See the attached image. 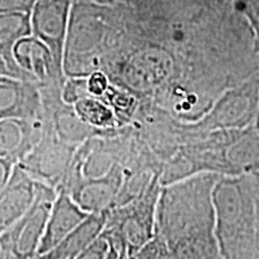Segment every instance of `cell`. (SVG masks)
Here are the masks:
<instances>
[{"instance_id":"6da1fadb","label":"cell","mask_w":259,"mask_h":259,"mask_svg":"<svg viewBox=\"0 0 259 259\" xmlns=\"http://www.w3.org/2000/svg\"><path fill=\"white\" fill-rule=\"evenodd\" d=\"M221 174L199 173L162 186L156 232L177 259L220 255L215 235L212 192Z\"/></svg>"},{"instance_id":"7a4b0ae2","label":"cell","mask_w":259,"mask_h":259,"mask_svg":"<svg viewBox=\"0 0 259 259\" xmlns=\"http://www.w3.org/2000/svg\"><path fill=\"white\" fill-rule=\"evenodd\" d=\"M215 235L222 259H258L253 196L247 174L221 176L212 192Z\"/></svg>"},{"instance_id":"3957f363","label":"cell","mask_w":259,"mask_h":259,"mask_svg":"<svg viewBox=\"0 0 259 259\" xmlns=\"http://www.w3.org/2000/svg\"><path fill=\"white\" fill-rule=\"evenodd\" d=\"M162 190L161 176L131 202L106 211L102 235L116 247L135 253L156 234L157 205Z\"/></svg>"},{"instance_id":"277c9868","label":"cell","mask_w":259,"mask_h":259,"mask_svg":"<svg viewBox=\"0 0 259 259\" xmlns=\"http://www.w3.org/2000/svg\"><path fill=\"white\" fill-rule=\"evenodd\" d=\"M259 105V72L227 89L200 120L187 124L197 132L241 131L254 126Z\"/></svg>"},{"instance_id":"5b68a950","label":"cell","mask_w":259,"mask_h":259,"mask_svg":"<svg viewBox=\"0 0 259 259\" xmlns=\"http://www.w3.org/2000/svg\"><path fill=\"white\" fill-rule=\"evenodd\" d=\"M58 191L36 180V197L30 209L0 234V251L14 259L36 257Z\"/></svg>"},{"instance_id":"8992f818","label":"cell","mask_w":259,"mask_h":259,"mask_svg":"<svg viewBox=\"0 0 259 259\" xmlns=\"http://www.w3.org/2000/svg\"><path fill=\"white\" fill-rule=\"evenodd\" d=\"M78 147L60 141L53 130L48 128L40 143L18 164L35 180L47 184L58 191L69 173Z\"/></svg>"},{"instance_id":"52a82bcc","label":"cell","mask_w":259,"mask_h":259,"mask_svg":"<svg viewBox=\"0 0 259 259\" xmlns=\"http://www.w3.org/2000/svg\"><path fill=\"white\" fill-rule=\"evenodd\" d=\"M176 72V59L164 47H147L136 52L122 67V80L137 93H150L160 89Z\"/></svg>"},{"instance_id":"ba28073f","label":"cell","mask_w":259,"mask_h":259,"mask_svg":"<svg viewBox=\"0 0 259 259\" xmlns=\"http://www.w3.org/2000/svg\"><path fill=\"white\" fill-rule=\"evenodd\" d=\"M70 12L71 0H37L31 10L32 35L50 48L60 76H63Z\"/></svg>"},{"instance_id":"9c48e42d","label":"cell","mask_w":259,"mask_h":259,"mask_svg":"<svg viewBox=\"0 0 259 259\" xmlns=\"http://www.w3.org/2000/svg\"><path fill=\"white\" fill-rule=\"evenodd\" d=\"M48 130L45 116L0 120V157L18 164L40 143Z\"/></svg>"},{"instance_id":"30bf717a","label":"cell","mask_w":259,"mask_h":259,"mask_svg":"<svg viewBox=\"0 0 259 259\" xmlns=\"http://www.w3.org/2000/svg\"><path fill=\"white\" fill-rule=\"evenodd\" d=\"M45 116L40 93L34 82L0 74V120Z\"/></svg>"},{"instance_id":"8fae6325","label":"cell","mask_w":259,"mask_h":259,"mask_svg":"<svg viewBox=\"0 0 259 259\" xmlns=\"http://www.w3.org/2000/svg\"><path fill=\"white\" fill-rule=\"evenodd\" d=\"M36 197V180L16 164L8 185L0 192V234L30 209Z\"/></svg>"},{"instance_id":"7c38bea8","label":"cell","mask_w":259,"mask_h":259,"mask_svg":"<svg viewBox=\"0 0 259 259\" xmlns=\"http://www.w3.org/2000/svg\"><path fill=\"white\" fill-rule=\"evenodd\" d=\"M122 181L124 174L122 164H120L109 176L101 179L79 181L71 187L67 193L84 211L88 213H102L115 205Z\"/></svg>"},{"instance_id":"4fadbf2b","label":"cell","mask_w":259,"mask_h":259,"mask_svg":"<svg viewBox=\"0 0 259 259\" xmlns=\"http://www.w3.org/2000/svg\"><path fill=\"white\" fill-rule=\"evenodd\" d=\"M89 215L90 213L84 211L74 202L69 193L65 191H58L37 255L47 254L48 252L56 248Z\"/></svg>"},{"instance_id":"5bb4252c","label":"cell","mask_w":259,"mask_h":259,"mask_svg":"<svg viewBox=\"0 0 259 259\" xmlns=\"http://www.w3.org/2000/svg\"><path fill=\"white\" fill-rule=\"evenodd\" d=\"M14 59L18 69L31 82L48 84L52 79H61L52 52L34 35L22 38L14 48Z\"/></svg>"},{"instance_id":"9a60e30c","label":"cell","mask_w":259,"mask_h":259,"mask_svg":"<svg viewBox=\"0 0 259 259\" xmlns=\"http://www.w3.org/2000/svg\"><path fill=\"white\" fill-rule=\"evenodd\" d=\"M231 176L259 171V131L254 126L236 131L226 149Z\"/></svg>"},{"instance_id":"2e32d148","label":"cell","mask_w":259,"mask_h":259,"mask_svg":"<svg viewBox=\"0 0 259 259\" xmlns=\"http://www.w3.org/2000/svg\"><path fill=\"white\" fill-rule=\"evenodd\" d=\"M105 226L106 212L90 213L56 248L42 257L45 259H73L101 236Z\"/></svg>"},{"instance_id":"e0dca14e","label":"cell","mask_w":259,"mask_h":259,"mask_svg":"<svg viewBox=\"0 0 259 259\" xmlns=\"http://www.w3.org/2000/svg\"><path fill=\"white\" fill-rule=\"evenodd\" d=\"M30 12H6L0 14V54L4 57L10 69L19 78L28 79L18 69L14 59V48L22 38L31 36ZM29 80V79H28Z\"/></svg>"},{"instance_id":"ac0fdd59","label":"cell","mask_w":259,"mask_h":259,"mask_svg":"<svg viewBox=\"0 0 259 259\" xmlns=\"http://www.w3.org/2000/svg\"><path fill=\"white\" fill-rule=\"evenodd\" d=\"M72 107L77 116L84 124L100 132L115 128L121 125L111 106L97 97H84Z\"/></svg>"},{"instance_id":"d6986e66","label":"cell","mask_w":259,"mask_h":259,"mask_svg":"<svg viewBox=\"0 0 259 259\" xmlns=\"http://www.w3.org/2000/svg\"><path fill=\"white\" fill-rule=\"evenodd\" d=\"M127 259H177L169 246L162 236L156 234L143 247L139 248L135 253H127Z\"/></svg>"},{"instance_id":"ffe728a7","label":"cell","mask_w":259,"mask_h":259,"mask_svg":"<svg viewBox=\"0 0 259 259\" xmlns=\"http://www.w3.org/2000/svg\"><path fill=\"white\" fill-rule=\"evenodd\" d=\"M88 90V77H70L63 84L61 99L66 105L73 106L84 97H89Z\"/></svg>"},{"instance_id":"44dd1931","label":"cell","mask_w":259,"mask_h":259,"mask_svg":"<svg viewBox=\"0 0 259 259\" xmlns=\"http://www.w3.org/2000/svg\"><path fill=\"white\" fill-rule=\"evenodd\" d=\"M241 14L252 29L254 36V48L259 54V0H242Z\"/></svg>"},{"instance_id":"7402d4cb","label":"cell","mask_w":259,"mask_h":259,"mask_svg":"<svg viewBox=\"0 0 259 259\" xmlns=\"http://www.w3.org/2000/svg\"><path fill=\"white\" fill-rule=\"evenodd\" d=\"M109 248H111V244L101 234V236L97 238L89 247H87L73 259H106L108 255Z\"/></svg>"},{"instance_id":"603a6c76","label":"cell","mask_w":259,"mask_h":259,"mask_svg":"<svg viewBox=\"0 0 259 259\" xmlns=\"http://www.w3.org/2000/svg\"><path fill=\"white\" fill-rule=\"evenodd\" d=\"M109 89V80L101 71H95L88 76V90L90 96L102 99Z\"/></svg>"},{"instance_id":"cb8c5ba5","label":"cell","mask_w":259,"mask_h":259,"mask_svg":"<svg viewBox=\"0 0 259 259\" xmlns=\"http://www.w3.org/2000/svg\"><path fill=\"white\" fill-rule=\"evenodd\" d=\"M37 0H0V14L30 12Z\"/></svg>"},{"instance_id":"d4e9b609","label":"cell","mask_w":259,"mask_h":259,"mask_svg":"<svg viewBox=\"0 0 259 259\" xmlns=\"http://www.w3.org/2000/svg\"><path fill=\"white\" fill-rule=\"evenodd\" d=\"M248 180L253 196L254 209H255V220H257V231H258V241H259V171L257 173H248Z\"/></svg>"},{"instance_id":"484cf974","label":"cell","mask_w":259,"mask_h":259,"mask_svg":"<svg viewBox=\"0 0 259 259\" xmlns=\"http://www.w3.org/2000/svg\"><path fill=\"white\" fill-rule=\"evenodd\" d=\"M15 166L16 164L14 162L0 157V192L8 185L10 178L12 176V171L15 169Z\"/></svg>"},{"instance_id":"4316f807","label":"cell","mask_w":259,"mask_h":259,"mask_svg":"<svg viewBox=\"0 0 259 259\" xmlns=\"http://www.w3.org/2000/svg\"><path fill=\"white\" fill-rule=\"evenodd\" d=\"M0 74H4V76H14V77H17L16 74L12 72V70L10 69L9 64L6 63V60L4 59V57L0 54ZM19 78V77H18Z\"/></svg>"},{"instance_id":"83f0119b","label":"cell","mask_w":259,"mask_h":259,"mask_svg":"<svg viewBox=\"0 0 259 259\" xmlns=\"http://www.w3.org/2000/svg\"><path fill=\"white\" fill-rule=\"evenodd\" d=\"M109 244H111V248H109L108 255L106 259H120V248L116 247L112 242H109Z\"/></svg>"},{"instance_id":"f1b7e54d","label":"cell","mask_w":259,"mask_h":259,"mask_svg":"<svg viewBox=\"0 0 259 259\" xmlns=\"http://www.w3.org/2000/svg\"><path fill=\"white\" fill-rule=\"evenodd\" d=\"M0 259H14V258H12L10 254L5 253V252L0 251Z\"/></svg>"},{"instance_id":"f546056e","label":"cell","mask_w":259,"mask_h":259,"mask_svg":"<svg viewBox=\"0 0 259 259\" xmlns=\"http://www.w3.org/2000/svg\"><path fill=\"white\" fill-rule=\"evenodd\" d=\"M254 127L259 131V105H258V112H257V116H255V121H254Z\"/></svg>"},{"instance_id":"4dcf8cb0","label":"cell","mask_w":259,"mask_h":259,"mask_svg":"<svg viewBox=\"0 0 259 259\" xmlns=\"http://www.w3.org/2000/svg\"><path fill=\"white\" fill-rule=\"evenodd\" d=\"M258 259H259V254H258Z\"/></svg>"}]
</instances>
